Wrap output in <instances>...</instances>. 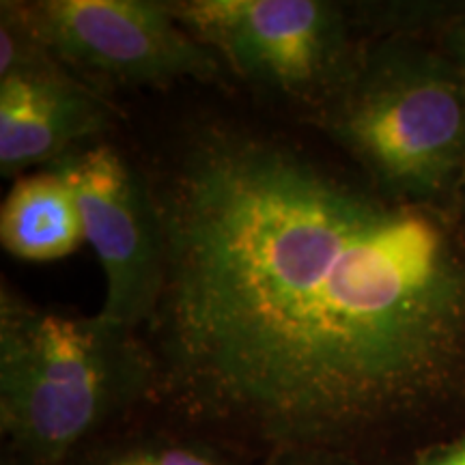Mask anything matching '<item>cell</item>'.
<instances>
[{
    "mask_svg": "<svg viewBox=\"0 0 465 465\" xmlns=\"http://www.w3.org/2000/svg\"><path fill=\"white\" fill-rule=\"evenodd\" d=\"M116 110L108 97L61 61L0 75V173L20 177L48 168L80 144L97 141Z\"/></svg>",
    "mask_w": 465,
    "mask_h": 465,
    "instance_id": "7",
    "label": "cell"
},
{
    "mask_svg": "<svg viewBox=\"0 0 465 465\" xmlns=\"http://www.w3.org/2000/svg\"><path fill=\"white\" fill-rule=\"evenodd\" d=\"M407 465H465V427L450 438L427 444Z\"/></svg>",
    "mask_w": 465,
    "mask_h": 465,
    "instance_id": "11",
    "label": "cell"
},
{
    "mask_svg": "<svg viewBox=\"0 0 465 465\" xmlns=\"http://www.w3.org/2000/svg\"><path fill=\"white\" fill-rule=\"evenodd\" d=\"M315 119L375 188L455 205L465 171V84L438 42L416 31L366 39Z\"/></svg>",
    "mask_w": 465,
    "mask_h": 465,
    "instance_id": "3",
    "label": "cell"
},
{
    "mask_svg": "<svg viewBox=\"0 0 465 465\" xmlns=\"http://www.w3.org/2000/svg\"><path fill=\"white\" fill-rule=\"evenodd\" d=\"M203 45L248 83L317 113L366 39L362 11L330 0H166Z\"/></svg>",
    "mask_w": 465,
    "mask_h": 465,
    "instance_id": "4",
    "label": "cell"
},
{
    "mask_svg": "<svg viewBox=\"0 0 465 465\" xmlns=\"http://www.w3.org/2000/svg\"><path fill=\"white\" fill-rule=\"evenodd\" d=\"M455 207H457V212L461 213V218H463V223H465V171H463V177H461V182H459V188H457Z\"/></svg>",
    "mask_w": 465,
    "mask_h": 465,
    "instance_id": "13",
    "label": "cell"
},
{
    "mask_svg": "<svg viewBox=\"0 0 465 465\" xmlns=\"http://www.w3.org/2000/svg\"><path fill=\"white\" fill-rule=\"evenodd\" d=\"M158 397L267 455L358 463L465 411V223L298 144L201 121L144 171Z\"/></svg>",
    "mask_w": 465,
    "mask_h": 465,
    "instance_id": "1",
    "label": "cell"
},
{
    "mask_svg": "<svg viewBox=\"0 0 465 465\" xmlns=\"http://www.w3.org/2000/svg\"><path fill=\"white\" fill-rule=\"evenodd\" d=\"M74 465H242L220 446L173 435H141L93 449Z\"/></svg>",
    "mask_w": 465,
    "mask_h": 465,
    "instance_id": "9",
    "label": "cell"
},
{
    "mask_svg": "<svg viewBox=\"0 0 465 465\" xmlns=\"http://www.w3.org/2000/svg\"><path fill=\"white\" fill-rule=\"evenodd\" d=\"M263 465H364L353 459L322 450H287L267 455Z\"/></svg>",
    "mask_w": 465,
    "mask_h": 465,
    "instance_id": "12",
    "label": "cell"
},
{
    "mask_svg": "<svg viewBox=\"0 0 465 465\" xmlns=\"http://www.w3.org/2000/svg\"><path fill=\"white\" fill-rule=\"evenodd\" d=\"M438 44L465 84V9L450 11L440 26Z\"/></svg>",
    "mask_w": 465,
    "mask_h": 465,
    "instance_id": "10",
    "label": "cell"
},
{
    "mask_svg": "<svg viewBox=\"0 0 465 465\" xmlns=\"http://www.w3.org/2000/svg\"><path fill=\"white\" fill-rule=\"evenodd\" d=\"M84 242L78 205L61 174L42 168L14 182L0 207V243L11 257L45 263Z\"/></svg>",
    "mask_w": 465,
    "mask_h": 465,
    "instance_id": "8",
    "label": "cell"
},
{
    "mask_svg": "<svg viewBox=\"0 0 465 465\" xmlns=\"http://www.w3.org/2000/svg\"><path fill=\"white\" fill-rule=\"evenodd\" d=\"M5 465H20V463H15V461H11V463H5Z\"/></svg>",
    "mask_w": 465,
    "mask_h": 465,
    "instance_id": "14",
    "label": "cell"
},
{
    "mask_svg": "<svg viewBox=\"0 0 465 465\" xmlns=\"http://www.w3.org/2000/svg\"><path fill=\"white\" fill-rule=\"evenodd\" d=\"M158 392L141 330L35 306L0 287V429L26 465H58Z\"/></svg>",
    "mask_w": 465,
    "mask_h": 465,
    "instance_id": "2",
    "label": "cell"
},
{
    "mask_svg": "<svg viewBox=\"0 0 465 465\" xmlns=\"http://www.w3.org/2000/svg\"><path fill=\"white\" fill-rule=\"evenodd\" d=\"M48 168L72 188L84 240L100 259L106 295L97 312L143 332L158 302L164 261L147 174L104 141L80 144Z\"/></svg>",
    "mask_w": 465,
    "mask_h": 465,
    "instance_id": "6",
    "label": "cell"
},
{
    "mask_svg": "<svg viewBox=\"0 0 465 465\" xmlns=\"http://www.w3.org/2000/svg\"><path fill=\"white\" fill-rule=\"evenodd\" d=\"M17 17L74 74L149 86L213 80L220 58L162 0H11Z\"/></svg>",
    "mask_w": 465,
    "mask_h": 465,
    "instance_id": "5",
    "label": "cell"
}]
</instances>
